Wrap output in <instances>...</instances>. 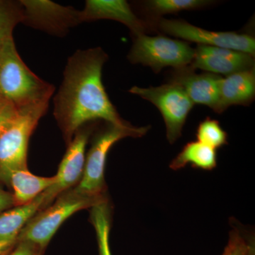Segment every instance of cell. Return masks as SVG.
Wrapping results in <instances>:
<instances>
[{
    "instance_id": "ac0fdd59",
    "label": "cell",
    "mask_w": 255,
    "mask_h": 255,
    "mask_svg": "<svg viewBox=\"0 0 255 255\" xmlns=\"http://www.w3.org/2000/svg\"><path fill=\"white\" fill-rule=\"evenodd\" d=\"M90 221L97 234L100 255H112L110 246L111 208L107 199L92 206Z\"/></svg>"
},
{
    "instance_id": "52a82bcc",
    "label": "cell",
    "mask_w": 255,
    "mask_h": 255,
    "mask_svg": "<svg viewBox=\"0 0 255 255\" xmlns=\"http://www.w3.org/2000/svg\"><path fill=\"white\" fill-rule=\"evenodd\" d=\"M129 92L148 101L158 109L164 119L169 143L173 144L181 137L188 115L194 105L182 87L169 82L147 88L134 86Z\"/></svg>"
},
{
    "instance_id": "e0dca14e",
    "label": "cell",
    "mask_w": 255,
    "mask_h": 255,
    "mask_svg": "<svg viewBox=\"0 0 255 255\" xmlns=\"http://www.w3.org/2000/svg\"><path fill=\"white\" fill-rule=\"evenodd\" d=\"M187 164H191L194 168L213 170L217 165L216 150L198 140L188 142L172 161L169 167L179 170Z\"/></svg>"
},
{
    "instance_id": "7402d4cb",
    "label": "cell",
    "mask_w": 255,
    "mask_h": 255,
    "mask_svg": "<svg viewBox=\"0 0 255 255\" xmlns=\"http://www.w3.org/2000/svg\"><path fill=\"white\" fill-rule=\"evenodd\" d=\"M222 255H255V246L241 230L235 228L230 233L229 241Z\"/></svg>"
},
{
    "instance_id": "2e32d148",
    "label": "cell",
    "mask_w": 255,
    "mask_h": 255,
    "mask_svg": "<svg viewBox=\"0 0 255 255\" xmlns=\"http://www.w3.org/2000/svg\"><path fill=\"white\" fill-rule=\"evenodd\" d=\"M43 194L25 205L0 213V242L12 246L16 243L18 235L24 226L44 206Z\"/></svg>"
},
{
    "instance_id": "603a6c76",
    "label": "cell",
    "mask_w": 255,
    "mask_h": 255,
    "mask_svg": "<svg viewBox=\"0 0 255 255\" xmlns=\"http://www.w3.org/2000/svg\"><path fill=\"white\" fill-rule=\"evenodd\" d=\"M44 250L27 241H17L16 246L8 255H42Z\"/></svg>"
},
{
    "instance_id": "d4e9b609",
    "label": "cell",
    "mask_w": 255,
    "mask_h": 255,
    "mask_svg": "<svg viewBox=\"0 0 255 255\" xmlns=\"http://www.w3.org/2000/svg\"><path fill=\"white\" fill-rule=\"evenodd\" d=\"M11 246L6 243L0 242V255H2L4 253H6L8 249L11 248Z\"/></svg>"
},
{
    "instance_id": "8fae6325",
    "label": "cell",
    "mask_w": 255,
    "mask_h": 255,
    "mask_svg": "<svg viewBox=\"0 0 255 255\" xmlns=\"http://www.w3.org/2000/svg\"><path fill=\"white\" fill-rule=\"evenodd\" d=\"M190 66L209 73L232 75L242 70L254 68V56L237 50L219 47L198 45Z\"/></svg>"
},
{
    "instance_id": "9c48e42d",
    "label": "cell",
    "mask_w": 255,
    "mask_h": 255,
    "mask_svg": "<svg viewBox=\"0 0 255 255\" xmlns=\"http://www.w3.org/2000/svg\"><path fill=\"white\" fill-rule=\"evenodd\" d=\"M23 9L22 23L55 36H64L80 21V11L49 0L19 1Z\"/></svg>"
},
{
    "instance_id": "30bf717a",
    "label": "cell",
    "mask_w": 255,
    "mask_h": 255,
    "mask_svg": "<svg viewBox=\"0 0 255 255\" xmlns=\"http://www.w3.org/2000/svg\"><path fill=\"white\" fill-rule=\"evenodd\" d=\"M90 134L91 128L85 125L74 135L60 162L58 173L54 176V183L42 193L45 200L43 209L80 182L85 167V150Z\"/></svg>"
},
{
    "instance_id": "5bb4252c",
    "label": "cell",
    "mask_w": 255,
    "mask_h": 255,
    "mask_svg": "<svg viewBox=\"0 0 255 255\" xmlns=\"http://www.w3.org/2000/svg\"><path fill=\"white\" fill-rule=\"evenodd\" d=\"M255 96V69L242 70L222 78L217 113H222L228 107L250 105Z\"/></svg>"
},
{
    "instance_id": "44dd1931",
    "label": "cell",
    "mask_w": 255,
    "mask_h": 255,
    "mask_svg": "<svg viewBox=\"0 0 255 255\" xmlns=\"http://www.w3.org/2000/svg\"><path fill=\"white\" fill-rule=\"evenodd\" d=\"M198 141L212 147L214 150L228 143V134L218 121L206 118L201 122L196 130Z\"/></svg>"
},
{
    "instance_id": "8992f818",
    "label": "cell",
    "mask_w": 255,
    "mask_h": 255,
    "mask_svg": "<svg viewBox=\"0 0 255 255\" xmlns=\"http://www.w3.org/2000/svg\"><path fill=\"white\" fill-rule=\"evenodd\" d=\"M194 57V49L186 42L167 37L135 36L128 59L133 64L150 67L155 73L167 67L174 69L189 66Z\"/></svg>"
},
{
    "instance_id": "cb8c5ba5",
    "label": "cell",
    "mask_w": 255,
    "mask_h": 255,
    "mask_svg": "<svg viewBox=\"0 0 255 255\" xmlns=\"http://www.w3.org/2000/svg\"><path fill=\"white\" fill-rule=\"evenodd\" d=\"M14 206L12 194L0 189V213Z\"/></svg>"
},
{
    "instance_id": "4fadbf2b",
    "label": "cell",
    "mask_w": 255,
    "mask_h": 255,
    "mask_svg": "<svg viewBox=\"0 0 255 255\" xmlns=\"http://www.w3.org/2000/svg\"><path fill=\"white\" fill-rule=\"evenodd\" d=\"M80 21L110 19L126 25L134 36L145 33V23L134 14L130 5L124 0H87L80 11Z\"/></svg>"
},
{
    "instance_id": "6da1fadb",
    "label": "cell",
    "mask_w": 255,
    "mask_h": 255,
    "mask_svg": "<svg viewBox=\"0 0 255 255\" xmlns=\"http://www.w3.org/2000/svg\"><path fill=\"white\" fill-rule=\"evenodd\" d=\"M107 60L101 48L79 50L69 58L54 98V116L68 143L78 130L94 121L130 126L120 117L102 83V68Z\"/></svg>"
},
{
    "instance_id": "3957f363",
    "label": "cell",
    "mask_w": 255,
    "mask_h": 255,
    "mask_svg": "<svg viewBox=\"0 0 255 255\" xmlns=\"http://www.w3.org/2000/svg\"><path fill=\"white\" fill-rule=\"evenodd\" d=\"M54 90L23 63L13 36L8 38L0 48V100L18 107L48 103Z\"/></svg>"
},
{
    "instance_id": "ffe728a7",
    "label": "cell",
    "mask_w": 255,
    "mask_h": 255,
    "mask_svg": "<svg viewBox=\"0 0 255 255\" xmlns=\"http://www.w3.org/2000/svg\"><path fill=\"white\" fill-rule=\"evenodd\" d=\"M212 1L206 0H151L146 2V8L155 16L195 10L205 7Z\"/></svg>"
},
{
    "instance_id": "7a4b0ae2",
    "label": "cell",
    "mask_w": 255,
    "mask_h": 255,
    "mask_svg": "<svg viewBox=\"0 0 255 255\" xmlns=\"http://www.w3.org/2000/svg\"><path fill=\"white\" fill-rule=\"evenodd\" d=\"M48 103L18 107L0 100V172L27 168L28 141Z\"/></svg>"
},
{
    "instance_id": "277c9868",
    "label": "cell",
    "mask_w": 255,
    "mask_h": 255,
    "mask_svg": "<svg viewBox=\"0 0 255 255\" xmlns=\"http://www.w3.org/2000/svg\"><path fill=\"white\" fill-rule=\"evenodd\" d=\"M150 127H122L107 123V126L94 138L85 159L81 179L73 190L78 194L91 197L105 196V173L107 155L112 146L124 137H141Z\"/></svg>"
},
{
    "instance_id": "d6986e66",
    "label": "cell",
    "mask_w": 255,
    "mask_h": 255,
    "mask_svg": "<svg viewBox=\"0 0 255 255\" xmlns=\"http://www.w3.org/2000/svg\"><path fill=\"white\" fill-rule=\"evenodd\" d=\"M23 9L20 1H0V48L12 37L14 28L22 22Z\"/></svg>"
},
{
    "instance_id": "5b68a950",
    "label": "cell",
    "mask_w": 255,
    "mask_h": 255,
    "mask_svg": "<svg viewBox=\"0 0 255 255\" xmlns=\"http://www.w3.org/2000/svg\"><path fill=\"white\" fill-rule=\"evenodd\" d=\"M103 197H91L78 194L73 189L57 198L50 207L38 211L18 235L17 241H27L45 250L48 243L68 218L80 210L92 208L105 200Z\"/></svg>"
},
{
    "instance_id": "ba28073f",
    "label": "cell",
    "mask_w": 255,
    "mask_h": 255,
    "mask_svg": "<svg viewBox=\"0 0 255 255\" xmlns=\"http://www.w3.org/2000/svg\"><path fill=\"white\" fill-rule=\"evenodd\" d=\"M157 26L164 33L186 41L195 42L204 46L237 50L255 56V39L248 34L208 31L179 19L162 18Z\"/></svg>"
},
{
    "instance_id": "9a60e30c",
    "label": "cell",
    "mask_w": 255,
    "mask_h": 255,
    "mask_svg": "<svg viewBox=\"0 0 255 255\" xmlns=\"http://www.w3.org/2000/svg\"><path fill=\"white\" fill-rule=\"evenodd\" d=\"M0 176L9 183L14 191L12 196L15 206L31 202L55 182L54 176L39 177L32 174L28 168L1 171Z\"/></svg>"
},
{
    "instance_id": "7c38bea8",
    "label": "cell",
    "mask_w": 255,
    "mask_h": 255,
    "mask_svg": "<svg viewBox=\"0 0 255 255\" xmlns=\"http://www.w3.org/2000/svg\"><path fill=\"white\" fill-rule=\"evenodd\" d=\"M222 78L216 74L196 73L189 65L175 69L169 82L182 87L194 105L207 106L216 112Z\"/></svg>"
}]
</instances>
